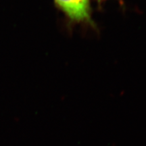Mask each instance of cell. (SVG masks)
<instances>
[{"mask_svg":"<svg viewBox=\"0 0 146 146\" xmlns=\"http://www.w3.org/2000/svg\"><path fill=\"white\" fill-rule=\"evenodd\" d=\"M55 4L71 21L91 23L90 0H54Z\"/></svg>","mask_w":146,"mask_h":146,"instance_id":"1","label":"cell"},{"mask_svg":"<svg viewBox=\"0 0 146 146\" xmlns=\"http://www.w3.org/2000/svg\"><path fill=\"white\" fill-rule=\"evenodd\" d=\"M99 1H102V0H99Z\"/></svg>","mask_w":146,"mask_h":146,"instance_id":"2","label":"cell"}]
</instances>
